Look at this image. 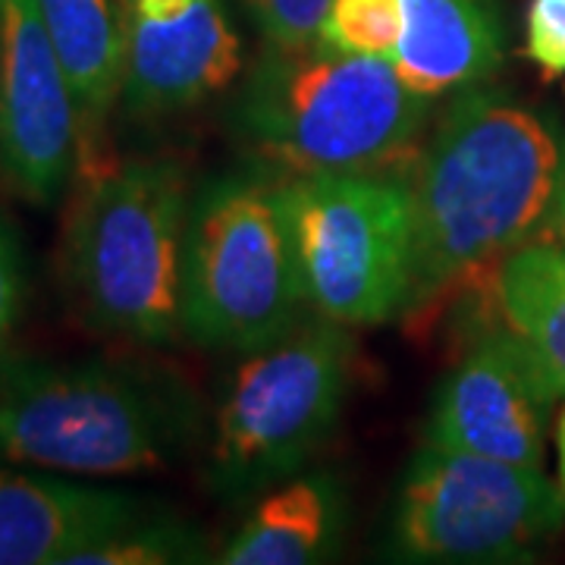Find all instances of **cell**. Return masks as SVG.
I'll return each mask as SVG.
<instances>
[{
    "mask_svg": "<svg viewBox=\"0 0 565 565\" xmlns=\"http://www.w3.org/2000/svg\"><path fill=\"white\" fill-rule=\"evenodd\" d=\"M282 211L308 311L386 323L408 311L415 280V202L408 177H282Z\"/></svg>",
    "mask_w": 565,
    "mask_h": 565,
    "instance_id": "cell-7",
    "label": "cell"
},
{
    "mask_svg": "<svg viewBox=\"0 0 565 565\" xmlns=\"http://www.w3.org/2000/svg\"><path fill=\"white\" fill-rule=\"evenodd\" d=\"M556 399L541 364L503 323L478 333L437 384L424 444L541 468Z\"/></svg>",
    "mask_w": 565,
    "mask_h": 565,
    "instance_id": "cell-10",
    "label": "cell"
},
{
    "mask_svg": "<svg viewBox=\"0 0 565 565\" xmlns=\"http://www.w3.org/2000/svg\"><path fill=\"white\" fill-rule=\"evenodd\" d=\"M525 54L550 76L565 73V0L527 3Z\"/></svg>",
    "mask_w": 565,
    "mask_h": 565,
    "instance_id": "cell-21",
    "label": "cell"
},
{
    "mask_svg": "<svg viewBox=\"0 0 565 565\" xmlns=\"http://www.w3.org/2000/svg\"><path fill=\"white\" fill-rule=\"evenodd\" d=\"M556 452H559V484L565 490V408L559 415V424H556Z\"/></svg>",
    "mask_w": 565,
    "mask_h": 565,
    "instance_id": "cell-23",
    "label": "cell"
},
{
    "mask_svg": "<svg viewBox=\"0 0 565 565\" xmlns=\"http://www.w3.org/2000/svg\"><path fill=\"white\" fill-rule=\"evenodd\" d=\"M534 239H546V243L565 245V185H563V192H559V199H556V204H553V211L546 214L541 233H537Z\"/></svg>",
    "mask_w": 565,
    "mask_h": 565,
    "instance_id": "cell-22",
    "label": "cell"
},
{
    "mask_svg": "<svg viewBox=\"0 0 565 565\" xmlns=\"http://www.w3.org/2000/svg\"><path fill=\"white\" fill-rule=\"evenodd\" d=\"M305 311L280 173L248 163L204 180L185 230V337L239 355L277 340Z\"/></svg>",
    "mask_w": 565,
    "mask_h": 565,
    "instance_id": "cell-6",
    "label": "cell"
},
{
    "mask_svg": "<svg viewBox=\"0 0 565 565\" xmlns=\"http://www.w3.org/2000/svg\"><path fill=\"white\" fill-rule=\"evenodd\" d=\"M503 323L525 343L544 377L565 396V245L531 239L493 270Z\"/></svg>",
    "mask_w": 565,
    "mask_h": 565,
    "instance_id": "cell-16",
    "label": "cell"
},
{
    "mask_svg": "<svg viewBox=\"0 0 565 565\" xmlns=\"http://www.w3.org/2000/svg\"><path fill=\"white\" fill-rule=\"evenodd\" d=\"M408 182L415 202L408 311H418L478 270H497L541 233L565 185V129L505 88L487 82L465 88L446 104Z\"/></svg>",
    "mask_w": 565,
    "mask_h": 565,
    "instance_id": "cell-1",
    "label": "cell"
},
{
    "mask_svg": "<svg viewBox=\"0 0 565 565\" xmlns=\"http://www.w3.org/2000/svg\"><path fill=\"white\" fill-rule=\"evenodd\" d=\"M192 182L173 158L85 177L61 236V286L76 321L107 340L170 345L182 330Z\"/></svg>",
    "mask_w": 565,
    "mask_h": 565,
    "instance_id": "cell-4",
    "label": "cell"
},
{
    "mask_svg": "<svg viewBox=\"0 0 565 565\" xmlns=\"http://www.w3.org/2000/svg\"><path fill=\"white\" fill-rule=\"evenodd\" d=\"M211 559V544L192 522L145 509L129 525L79 550L70 565H199Z\"/></svg>",
    "mask_w": 565,
    "mask_h": 565,
    "instance_id": "cell-17",
    "label": "cell"
},
{
    "mask_svg": "<svg viewBox=\"0 0 565 565\" xmlns=\"http://www.w3.org/2000/svg\"><path fill=\"white\" fill-rule=\"evenodd\" d=\"M145 509L151 505L136 493L79 484L0 456V565H70Z\"/></svg>",
    "mask_w": 565,
    "mask_h": 565,
    "instance_id": "cell-12",
    "label": "cell"
},
{
    "mask_svg": "<svg viewBox=\"0 0 565 565\" xmlns=\"http://www.w3.org/2000/svg\"><path fill=\"white\" fill-rule=\"evenodd\" d=\"M349 527V493L330 468L286 478L248 509L226 541L223 565H318L340 556Z\"/></svg>",
    "mask_w": 565,
    "mask_h": 565,
    "instance_id": "cell-14",
    "label": "cell"
},
{
    "mask_svg": "<svg viewBox=\"0 0 565 565\" xmlns=\"http://www.w3.org/2000/svg\"><path fill=\"white\" fill-rule=\"evenodd\" d=\"M565 522V490L541 468L422 444L390 500L381 556L408 565L527 559Z\"/></svg>",
    "mask_w": 565,
    "mask_h": 565,
    "instance_id": "cell-8",
    "label": "cell"
},
{
    "mask_svg": "<svg viewBox=\"0 0 565 565\" xmlns=\"http://www.w3.org/2000/svg\"><path fill=\"white\" fill-rule=\"evenodd\" d=\"M505 57L500 0H403L393 66L415 92L444 98L490 82Z\"/></svg>",
    "mask_w": 565,
    "mask_h": 565,
    "instance_id": "cell-13",
    "label": "cell"
},
{
    "mask_svg": "<svg viewBox=\"0 0 565 565\" xmlns=\"http://www.w3.org/2000/svg\"><path fill=\"white\" fill-rule=\"evenodd\" d=\"M267 44L305 47L321 41L323 20L333 0H239Z\"/></svg>",
    "mask_w": 565,
    "mask_h": 565,
    "instance_id": "cell-19",
    "label": "cell"
},
{
    "mask_svg": "<svg viewBox=\"0 0 565 565\" xmlns=\"http://www.w3.org/2000/svg\"><path fill=\"white\" fill-rule=\"evenodd\" d=\"M117 3V10L122 13V22H126V7H129V0H114Z\"/></svg>",
    "mask_w": 565,
    "mask_h": 565,
    "instance_id": "cell-24",
    "label": "cell"
},
{
    "mask_svg": "<svg viewBox=\"0 0 565 565\" xmlns=\"http://www.w3.org/2000/svg\"><path fill=\"white\" fill-rule=\"evenodd\" d=\"M403 35V0H333L321 44L362 57H393Z\"/></svg>",
    "mask_w": 565,
    "mask_h": 565,
    "instance_id": "cell-18",
    "label": "cell"
},
{
    "mask_svg": "<svg viewBox=\"0 0 565 565\" xmlns=\"http://www.w3.org/2000/svg\"><path fill=\"white\" fill-rule=\"evenodd\" d=\"M25 305V252L17 226L0 214V355L10 352Z\"/></svg>",
    "mask_w": 565,
    "mask_h": 565,
    "instance_id": "cell-20",
    "label": "cell"
},
{
    "mask_svg": "<svg viewBox=\"0 0 565 565\" xmlns=\"http://www.w3.org/2000/svg\"><path fill=\"white\" fill-rule=\"evenodd\" d=\"M430 110L434 98L415 92L393 61L315 41L264 44L226 122L255 163L280 177L384 173L422 139Z\"/></svg>",
    "mask_w": 565,
    "mask_h": 565,
    "instance_id": "cell-3",
    "label": "cell"
},
{
    "mask_svg": "<svg viewBox=\"0 0 565 565\" xmlns=\"http://www.w3.org/2000/svg\"><path fill=\"white\" fill-rule=\"evenodd\" d=\"M355 343L311 311L223 374L207 437V487L239 505L305 471L343 415Z\"/></svg>",
    "mask_w": 565,
    "mask_h": 565,
    "instance_id": "cell-5",
    "label": "cell"
},
{
    "mask_svg": "<svg viewBox=\"0 0 565 565\" xmlns=\"http://www.w3.org/2000/svg\"><path fill=\"white\" fill-rule=\"evenodd\" d=\"M79 107V161L120 110L126 22L114 0H39Z\"/></svg>",
    "mask_w": 565,
    "mask_h": 565,
    "instance_id": "cell-15",
    "label": "cell"
},
{
    "mask_svg": "<svg viewBox=\"0 0 565 565\" xmlns=\"http://www.w3.org/2000/svg\"><path fill=\"white\" fill-rule=\"evenodd\" d=\"M202 434V403L170 367L0 355V456L10 462L126 478L180 462Z\"/></svg>",
    "mask_w": 565,
    "mask_h": 565,
    "instance_id": "cell-2",
    "label": "cell"
},
{
    "mask_svg": "<svg viewBox=\"0 0 565 565\" xmlns=\"http://www.w3.org/2000/svg\"><path fill=\"white\" fill-rule=\"evenodd\" d=\"M79 107L39 0H0V177L54 207L79 167Z\"/></svg>",
    "mask_w": 565,
    "mask_h": 565,
    "instance_id": "cell-9",
    "label": "cell"
},
{
    "mask_svg": "<svg viewBox=\"0 0 565 565\" xmlns=\"http://www.w3.org/2000/svg\"><path fill=\"white\" fill-rule=\"evenodd\" d=\"M243 73V41L223 0H129L120 110L177 117L226 92Z\"/></svg>",
    "mask_w": 565,
    "mask_h": 565,
    "instance_id": "cell-11",
    "label": "cell"
}]
</instances>
